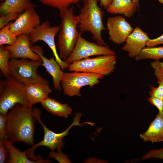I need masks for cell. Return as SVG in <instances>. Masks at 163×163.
I'll use <instances>...</instances> for the list:
<instances>
[{"label": "cell", "mask_w": 163, "mask_h": 163, "mask_svg": "<svg viewBox=\"0 0 163 163\" xmlns=\"http://www.w3.org/2000/svg\"><path fill=\"white\" fill-rule=\"evenodd\" d=\"M7 117L5 133L7 139L13 143L23 142L33 146L35 124L37 120L33 107L17 104L8 111Z\"/></svg>", "instance_id": "cell-1"}, {"label": "cell", "mask_w": 163, "mask_h": 163, "mask_svg": "<svg viewBox=\"0 0 163 163\" xmlns=\"http://www.w3.org/2000/svg\"><path fill=\"white\" fill-rule=\"evenodd\" d=\"M61 18L57 45L60 58L65 61L73 50L80 35L77 30L79 21L74 15L73 5L59 11Z\"/></svg>", "instance_id": "cell-2"}, {"label": "cell", "mask_w": 163, "mask_h": 163, "mask_svg": "<svg viewBox=\"0 0 163 163\" xmlns=\"http://www.w3.org/2000/svg\"><path fill=\"white\" fill-rule=\"evenodd\" d=\"M99 0H84L82 7L77 16L79 21L78 27L79 33L89 32L93 39L98 44L107 45L102 36V32L105 30L103 19L104 12L99 6Z\"/></svg>", "instance_id": "cell-3"}, {"label": "cell", "mask_w": 163, "mask_h": 163, "mask_svg": "<svg viewBox=\"0 0 163 163\" xmlns=\"http://www.w3.org/2000/svg\"><path fill=\"white\" fill-rule=\"evenodd\" d=\"M17 104L31 107L27 99L25 85L11 76L0 82V113L7 114Z\"/></svg>", "instance_id": "cell-4"}, {"label": "cell", "mask_w": 163, "mask_h": 163, "mask_svg": "<svg viewBox=\"0 0 163 163\" xmlns=\"http://www.w3.org/2000/svg\"><path fill=\"white\" fill-rule=\"evenodd\" d=\"M33 113L36 120L43 127L44 135L43 138L41 141L25 151L27 156L32 160H36L38 158L35 156L34 153L35 150L37 147L45 146L49 148L51 151H53L56 148L58 151H62V148L64 145L63 138L68 135L69 131L72 127L76 125L81 126L86 124H92L91 123L89 122L80 124L79 121L82 114L78 113L76 114L73 123L66 130L62 133H57L49 129L41 121L40 117L41 113L39 109L37 108L34 109Z\"/></svg>", "instance_id": "cell-5"}, {"label": "cell", "mask_w": 163, "mask_h": 163, "mask_svg": "<svg viewBox=\"0 0 163 163\" xmlns=\"http://www.w3.org/2000/svg\"><path fill=\"white\" fill-rule=\"evenodd\" d=\"M42 64V61L27 59H11L9 62L10 75L25 85L48 84V81L38 73V69Z\"/></svg>", "instance_id": "cell-6"}, {"label": "cell", "mask_w": 163, "mask_h": 163, "mask_svg": "<svg viewBox=\"0 0 163 163\" xmlns=\"http://www.w3.org/2000/svg\"><path fill=\"white\" fill-rule=\"evenodd\" d=\"M117 56L105 55L86 58L69 65L68 69L71 72H79L106 75L112 73L116 68Z\"/></svg>", "instance_id": "cell-7"}, {"label": "cell", "mask_w": 163, "mask_h": 163, "mask_svg": "<svg viewBox=\"0 0 163 163\" xmlns=\"http://www.w3.org/2000/svg\"><path fill=\"white\" fill-rule=\"evenodd\" d=\"M103 76L93 73L79 72H64L61 85L64 94L69 97H80L81 88L88 85L90 88L98 83Z\"/></svg>", "instance_id": "cell-8"}, {"label": "cell", "mask_w": 163, "mask_h": 163, "mask_svg": "<svg viewBox=\"0 0 163 163\" xmlns=\"http://www.w3.org/2000/svg\"><path fill=\"white\" fill-rule=\"evenodd\" d=\"M59 26H51L49 21H46L36 27L28 35V37L31 44L39 41L45 43L51 50L56 60L63 70L68 69L69 65L60 58L57 51L55 38L59 32Z\"/></svg>", "instance_id": "cell-9"}, {"label": "cell", "mask_w": 163, "mask_h": 163, "mask_svg": "<svg viewBox=\"0 0 163 163\" xmlns=\"http://www.w3.org/2000/svg\"><path fill=\"white\" fill-rule=\"evenodd\" d=\"M80 35L72 51L65 61L69 65L75 61L94 56L116 55L107 45L101 46L87 41Z\"/></svg>", "instance_id": "cell-10"}, {"label": "cell", "mask_w": 163, "mask_h": 163, "mask_svg": "<svg viewBox=\"0 0 163 163\" xmlns=\"http://www.w3.org/2000/svg\"><path fill=\"white\" fill-rule=\"evenodd\" d=\"M40 23V16L35 8H31L24 11L13 23H11L10 30L17 37L22 34L28 36Z\"/></svg>", "instance_id": "cell-11"}, {"label": "cell", "mask_w": 163, "mask_h": 163, "mask_svg": "<svg viewBox=\"0 0 163 163\" xmlns=\"http://www.w3.org/2000/svg\"><path fill=\"white\" fill-rule=\"evenodd\" d=\"M106 26L109 39L118 45L125 42L127 37L134 29L124 18L120 16L109 18Z\"/></svg>", "instance_id": "cell-12"}, {"label": "cell", "mask_w": 163, "mask_h": 163, "mask_svg": "<svg viewBox=\"0 0 163 163\" xmlns=\"http://www.w3.org/2000/svg\"><path fill=\"white\" fill-rule=\"evenodd\" d=\"M28 36L22 34L18 36L15 42L12 45L5 46L10 53V59H27L42 61L39 56L31 49Z\"/></svg>", "instance_id": "cell-13"}, {"label": "cell", "mask_w": 163, "mask_h": 163, "mask_svg": "<svg viewBox=\"0 0 163 163\" xmlns=\"http://www.w3.org/2000/svg\"><path fill=\"white\" fill-rule=\"evenodd\" d=\"M30 47L32 50L40 57L42 61L41 65L45 68L47 72L51 76L54 90L60 91L62 89L61 82L64 72L59 63L54 57L49 59L45 57L41 47L31 44Z\"/></svg>", "instance_id": "cell-14"}, {"label": "cell", "mask_w": 163, "mask_h": 163, "mask_svg": "<svg viewBox=\"0 0 163 163\" xmlns=\"http://www.w3.org/2000/svg\"><path fill=\"white\" fill-rule=\"evenodd\" d=\"M149 39L147 33L137 26L127 38L122 49L129 57L135 58L145 47Z\"/></svg>", "instance_id": "cell-15"}, {"label": "cell", "mask_w": 163, "mask_h": 163, "mask_svg": "<svg viewBox=\"0 0 163 163\" xmlns=\"http://www.w3.org/2000/svg\"><path fill=\"white\" fill-rule=\"evenodd\" d=\"M26 95L30 104L40 103L52 92L48 84L30 83L25 85Z\"/></svg>", "instance_id": "cell-16"}, {"label": "cell", "mask_w": 163, "mask_h": 163, "mask_svg": "<svg viewBox=\"0 0 163 163\" xmlns=\"http://www.w3.org/2000/svg\"><path fill=\"white\" fill-rule=\"evenodd\" d=\"M3 144L7 149L9 154L8 163H50L51 161L48 159H43L39 157L37 160L30 159L25 151H20L13 145V143L7 139L2 140Z\"/></svg>", "instance_id": "cell-17"}, {"label": "cell", "mask_w": 163, "mask_h": 163, "mask_svg": "<svg viewBox=\"0 0 163 163\" xmlns=\"http://www.w3.org/2000/svg\"><path fill=\"white\" fill-rule=\"evenodd\" d=\"M139 136L144 141L163 142V115L158 113L146 131Z\"/></svg>", "instance_id": "cell-18"}, {"label": "cell", "mask_w": 163, "mask_h": 163, "mask_svg": "<svg viewBox=\"0 0 163 163\" xmlns=\"http://www.w3.org/2000/svg\"><path fill=\"white\" fill-rule=\"evenodd\" d=\"M138 8L133 0H113L110 5L106 9L109 13L122 14L128 18L132 17Z\"/></svg>", "instance_id": "cell-19"}, {"label": "cell", "mask_w": 163, "mask_h": 163, "mask_svg": "<svg viewBox=\"0 0 163 163\" xmlns=\"http://www.w3.org/2000/svg\"><path fill=\"white\" fill-rule=\"evenodd\" d=\"M37 5L30 0H5L0 5L1 15L10 13H20Z\"/></svg>", "instance_id": "cell-20"}, {"label": "cell", "mask_w": 163, "mask_h": 163, "mask_svg": "<svg viewBox=\"0 0 163 163\" xmlns=\"http://www.w3.org/2000/svg\"><path fill=\"white\" fill-rule=\"evenodd\" d=\"M40 104L47 111L59 117L67 118L72 112V108L67 104L61 103L48 97L43 100Z\"/></svg>", "instance_id": "cell-21"}, {"label": "cell", "mask_w": 163, "mask_h": 163, "mask_svg": "<svg viewBox=\"0 0 163 163\" xmlns=\"http://www.w3.org/2000/svg\"><path fill=\"white\" fill-rule=\"evenodd\" d=\"M135 58L137 61L144 59L159 60L163 59V46L145 47Z\"/></svg>", "instance_id": "cell-22"}, {"label": "cell", "mask_w": 163, "mask_h": 163, "mask_svg": "<svg viewBox=\"0 0 163 163\" xmlns=\"http://www.w3.org/2000/svg\"><path fill=\"white\" fill-rule=\"evenodd\" d=\"M10 53L5 47L2 45L0 47V69L3 75L7 78L10 75L9 69V59Z\"/></svg>", "instance_id": "cell-23"}, {"label": "cell", "mask_w": 163, "mask_h": 163, "mask_svg": "<svg viewBox=\"0 0 163 163\" xmlns=\"http://www.w3.org/2000/svg\"><path fill=\"white\" fill-rule=\"evenodd\" d=\"M42 4L56 8L59 11L69 7L72 4H76L84 0H38Z\"/></svg>", "instance_id": "cell-24"}, {"label": "cell", "mask_w": 163, "mask_h": 163, "mask_svg": "<svg viewBox=\"0 0 163 163\" xmlns=\"http://www.w3.org/2000/svg\"><path fill=\"white\" fill-rule=\"evenodd\" d=\"M11 23L0 29V46L7 44L12 45L16 41L17 37L10 30Z\"/></svg>", "instance_id": "cell-25"}, {"label": "cell", "mask_w": 163, "mask_h": 163, "mask_svg": "<svg viewBox=\"0 0 163 163\" xmlns=\"http://www.w3.org/2000/svg\"><path fill=\"white\" fill-rule=\"evenodd\" d=\"M154 70V74L158 80V85L155 87L151 85V90L149 92L150 97L163 100V75L156 70Z\"/></svg>", "instance_id": "cell-26"}, {"label": "cell", "mask_w": 163, "mask_h": 163, "mask_svg": "<svg viewBox=\"0 0 163 163\" xmlns=\"http://www.w3.org/2000/svg\"><path fill=\"white\" fill-rule=\"evenodd\" d=\"M20 15V14L18 13H10L0 15V29H1L9 24L10 21L15 20Z\"/></svg>", "instance_id": "cell-27"}, {"label": "cell", "mask_w": 163, "mask_h": 163, "mask_svg": "<svg viewBox=\"0 0 163 163\" xmlns=\"http://www.w3.org/2000/svg\"><path fill=\"white\" fill-rule=\"evenodd\" d=\"M49 157L53 158L60 163H71L67 156L62 151L54 152L51 151L49 154Z\"/></svg>", "instance_id": "cell-28"}, {"label": "cell", "mask_w": 163, "mask_h": 163, "mask_svg": "<svg viewBox=\"0 0 163 163\" xmlns=\"http://www.w3.org/2000/svg\"><path fill=\"white\" fill-rule=\"evenodd\" d=\"M152 158L163 159V148L150 151L142 156V160H145Z\"/></svg>", "instance_id": "cell-29"}, {"label": "cell", "mask_w": 163, "mask_h": 163, "mask_svg": "<svg viewBox=\"0 0 163 163\" xmlns=\"http://www.w3.org/2000/svg\"><path fill=\"white\" fill-rule=\"evenodd\" d=\"M7 114L0 113V139H7L5 133Z\"/></svg>", "instance_id": "cell-30"}, {"label": "cell", "mask_w": 163, "mask_h": 163, "mask_svg": "<svg viewBox=\"0 0 163 163\" xmlns=\"http://www.w3.org/2000/svg\"><path fill=\"white\" fill-rule=\"evenodd\" d=\"M148 101L151 104L157 108L159 113L163 115V100L150 97L148 98Z\"/></svg>", "instance_id": "cell-31"}, {"label": "cell", "mask_w": 163, "mask_h": 163, "mask_svg": "<svg viewBox=\"0 0 163 163\" xmlns=\"http://www.w3.org/2000/svg\"><path fill=\"white\" fill-rule=\"evenodd\" d=\"M8 151L2 140L0 139V163H4L8 160Z\"/></svg>", "instance_id": "cell-32"}, {"label": "cell", "mask_w": 163, "mask_h": 163, "mask_svg": "<svg viewBox=\"0 0 163 163\" xmlns=\"http://www.w3.org/2000/svg\"><path fill=\"white\" fill-rule=\"evenodd\" d=\"M161 44H163V34L155 39H149L147 43L146 46L154 47Z\"/></svg>", "instance_id": "cell-33"}, {"label": "cell", "mask_w": 163, "mask_h": 163, "mask_svg": "<svg viewBox=\"0 0 163 163\" xmlns=\"http://www.w3.org/2000/svg\"><path fill=\"white\" fill-rule=\"evenodd\" d=\"M151 66L154 70H156L163 75V62L156 60L151 63Z\"/></svg>", "instance_id": "cell-34"}, {"label": "cell", "mask_w": 163, "mask_h": 163, "mask_svg": "<svg viewBox=\"0 0 163 163\" xmlns=\"http://www.w3.org/2000/svg\"><path fill=\"white\" fill-rule=\"evenodd\" d=\"M113 0H99L100 4L101 6L103 7L105 9H107L110 5Z\"/></svg>", "instance_id": "cell-35"}, {"label": "cell", "mask_w": 163, "mask_h": 163, "mask_svg": "<svg viewBox=\"0 0 163 163\" xmlns=\"http://www.w3.org/2000/svg\"><path fill=\"white\" fill-rule=\"evenodd\" d=\"M133 2L134 3L137 5L138 7H139V0H133Z\"/></svg>", "instance_id": "cell-36"}, {"label": "cell", "mask_w": 163, "mask_h": 163, "mask_svg": "<svg viewBox=\"0 0 163 163\" xmlns=\"http://www.w3.org/2000/svg\"><path fill=\"white\" fill-rule=\"evenodd\" d=\"M159 2L163 4V0H158Z\"/></svg>", "instance_id": "cell-37"}, {"label": "cell", "mask_w": 163, "mask_h": 163, "mask_svg": "<svg viewBox=\"0 0 163 163\" xmlns=\"http://www.w3.org/2000/svg\"><path fill=\"white\" fill-rule=\"evenodd\" d=\"M5 0H0L1 1H4Z\"/></svg>", "instance_id": "cell-38"}]
</instances>
